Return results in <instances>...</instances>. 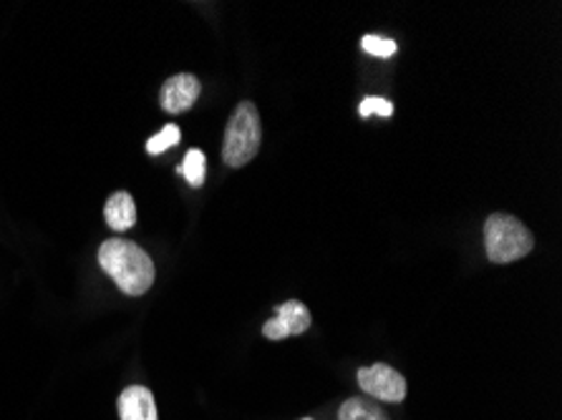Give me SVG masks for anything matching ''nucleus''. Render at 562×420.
<instances>
[{"label": "nucleus", "instance_id": "11", "mask_svg": "<svg viewBox=\"0 0 562 420\" xmlns=\"http://www.w3.org/2000/svg\"><path fill=\"white\" fill-rule=\"evenodd\" d=\"M177 141H180V126L167 124L157 136H151V139L147 141V151L149 154H161L165 149L175 147Z\"/></svg>", "mask_w": 562, "mask_h": 420}, {"label": "nucleus", "instance_id": "10", "mask_svg": "<svg viewBox=\"0 0 562 420\" xmlns=\"http://www.w3.org/2000/svg\"><path fill=\"white\" fill-rule=\"evenodd\" d=\"M180 174L190 182L192 186H202L204 182V174H207V159H204V154L200 149H190L187 151V157L180 167Z\"/></svg>", "mask_w": 562, "mask_h": 420}, {"label": "nucleus", "instance_id": "12", "mask_svg": "<svg viewBox=\"0 0 562 420\" xmlns=\"http://www.w3.org/2000/svg\"><path fill=\"white\" fill-rule=\"evenodd\" d=\"M361 48L366 54L376 56V58H389L396 54V43L391 38H381V36H363Z\"/></svg>", "mask_w": 562, "mask_h": 420}, {"label": "nucleus", "instance_id": "9", "mask_svg": "<svg viewBox=\"0 0 562 420\" xmlns=\"http://www.w3.org/2000/svg\"><path fill=\"white\" fill-rule=\"evenodd\" d=\"M338 420H389V416L369 398H348L338 410Z\"/></svg>", "mask_w": 562, "mask_h": 420}, {"label": "nucleus", "instance_id": "14", "mask_svg": "<svg viewBox=\"0 0 562 420\" xmlns=\"http://www.w3.org/2000/svg\"><path fill=\"white\" fill-rule=\"evenodd\" d=\"M303 420H313V418H303Z\"/></svg>", "mask_w": 562, "mask_h": 420}, {"label": "nucleus", "instance_id": "5", "mask_svg": "<svg viewBox=\"0 0 562 420\" xmlns=\"http://www.w3.org/2000/svg\"><path fill=\"white\" fill-rule=\"evenodd\" d=\"M308 328H311L308 307L297 303V299H291V303L276 307V317H272L270 322H266L262 336L268 340H285L291 336H303Z\"/></svg>", "mask_w": 562, "mask_h": 420}, {"label": "nucleus", "instance_id": "8", "mask_svg": "<svg viewBox=\"0 0 562 420\" xmlns=\"http://www.w3.org/2000/svg\"><path fill=\"white\" fill-rule=\"evenodd\" d=\"M104 214H106V222H109V227H112V229H116V231L132 229L134 222H136V207H134L132 194L116 192V194L109 196Z\"/></svg>", "mask_w": 562, "mask_h": 420}, {"label": "nucleus", "instance_id": "13", "mask_svg": "<svg viewBox=\"0 0 562 420\" xmlns=\"http://www.w3.org/2000/svg\"><path fill=\"white\" fill-rule=\"evenodd\" d=\"M361 116L369 118L373 114H379L383 118H389L391 114H394V106H391V101L386 99H379V97H371V99H363L361 101Z\"/></svg>", "mask_w": 562, "mask_h": 420}, {"label": "nucleus", "instance_id": "4", "mask_svg": "<svg viewBox=\"0 0 562 420\" xmlns=\"http://www.w3.org/2000/svg\"><path fill=\"white\" fill-rule=\"evenodd\" d=\"M359 385L361 390H366V396L386 400V402H402L408 393L404 375L386 363L361 367Z\"/></svg>", "mask_w": 562, "mask_h": 420}, {"label": "nucleus", "instance_id": "1", "mask_svg": "<svg viewBox=\"0 0 562 420\" xmlns=\"http://www.w3.org/2000/svg\"><path fill=\"white\" fill-rule=\"evenodd\" d=\"M99 264L124 295L139 297L155 282V262L130 239L114 237L99 247Z\"/></svg>", "mask_w": 562, "mask_h": 420}, {"label": "nucleus", "instance_id": "7", "mask_svg": "<svg viewBox=\"0 0 562 420\" xmlns=\"http://www.w3.org/2000/svg\"><path fill=\"white\" fill-rule=\"evenodd\" d=\"M119 418L122 420H159L157 402L149 388L144 385H130L119 396Z\"/></svg>", "mask_w": 562, "mask_h": 420}, {"label": "nucleus", "instance_id": "6", "mask_svg": "<svg viewBox=\"0 0 562 420\" xmlns=\"http://www.w3.org/2000/svg\"><path fill=\"white\" fill-rule=\"evenodd\" d=\"M202 83L198 81V76L192 73H177L169 79L165 86H161V106L169 114H184L194 106V101L200 99Z\"/></svg>", "mask_w": 562, "mask_h": 420}, {"label": "nucleus", "instance_id": "3", "mask_svg": "<svg viewBox=\"0 0 562 420\" xmlns=\"http://www.w3.org/2000/svg\"><path fill=\"white\" fill-rule=\"evenodd\" d=\"M260 144H262V124H260L258 109H255V104H250V101H243V104H237L225 132V149H223L225 164L233 169L250 164L255 154L260 151Z\"/></svg>", "mask_w": 562, "mask_h": 420}, {"label": "nucleus", "instance_id": "2", "mask_svg": "<svg viewBox=\"0 0 562 420\" xmlns=\"http://www.w3.org/2000/svg\"><path fill=\"white\" fill-rule=\"evenodd\" d=\"M484 247L495 264H509L532 252L535 237L513 214H492L484 225Z\"/></svg>", "mask_w": 562, "mask_h": 420}]
</instances>
